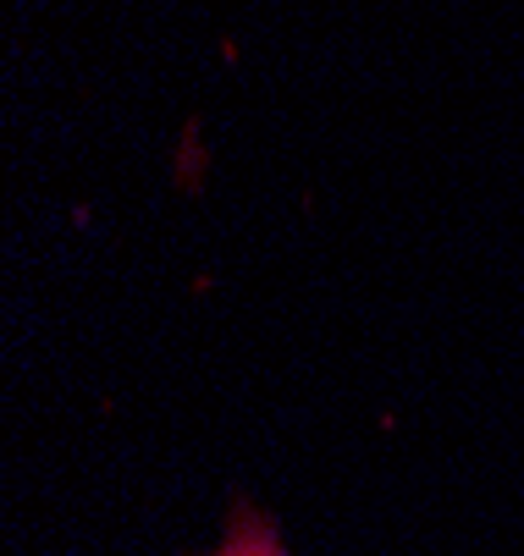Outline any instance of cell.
<instances>
[{"mask_svg": "<svg viewBox=\"0 0 524 556\" xmlns=\"http://www.w3.org/2000/svg\"><path fill=\"white\" fill-rule=\"evenodd\" d=\"M215 556H282V545H276V534L265 529V518H254V513H244V518L233 523V534H227V545H221Z\"/></svg>", "mask_w": 524, "mask_h": 556, "instance_id": "obj_1", "label": "cell"}]
</instances>
